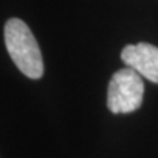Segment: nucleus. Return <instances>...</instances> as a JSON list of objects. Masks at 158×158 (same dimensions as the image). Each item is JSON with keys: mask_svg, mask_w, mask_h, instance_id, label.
<instances>
[{"mask_svg": "<svg viewBox=\"0 0 158 158\" xmlns=\"http://www.w3.org/2000/svg\"><path fill=\"white\" fill-rule=\"evenodd\" d=\"M121 59L140 75L158 83V48L150 44L140 42L123 49Z\"/></svg>", "mask_w": 158, "mask_h": 158, "instance_id": "nucleus-3", "label": "nucleus"}, {"mask_svg": "<svg viewBox=\"0 0 158 158\" xmlns=\"http://www.w3.org/2000/svg\"><path fill=\"white\" fill-rule=\"evenodd\" d=\"M6 46L13 63L24 75L38 79L44 74V61L33 33L23 20L9 19L4 27Z\"/></svg>", "mask_w": 158, "mask_h": 158, "instance_id": "nucleus-1", "label": "nucleus"}, {"mask_svg": "<svg viewBox=\"0 0 158 158\" xmlns=\"http://www.w3.org/2000/svg\"><path fill=\"white\" fill-rule=\"evenodd\" d=\"M144 83L133 69L116 71L108 85L107 107L112 113H129L140 108L144 100Z\"/></svg>", "mask_w": 158, "mask_h": 158, "instance_id": "nucleus-2", "label": "nucleus"}]
</instances>
